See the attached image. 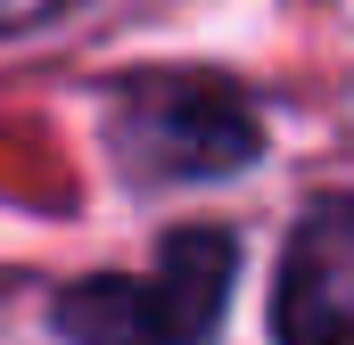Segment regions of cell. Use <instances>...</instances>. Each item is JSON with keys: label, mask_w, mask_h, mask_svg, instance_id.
I'll return each mask as SVG.
<instances>
[{"label": "cell", "mask_w": 354, "mask_h": 345, "mask_svg": "<svg viewBox=\"0 0 354 345\" xmlns=\"http://www.w3.org/2000/svg\"><path fill=\"white\" fill-rule=\"evenodd\" d=\"M239 247L223 230H181L132 279H83L58 296V329L75 345H206L223 329Z\"/></svg>", "instance_id": "obj_1"}, {"label": "cell", "mask_w": 354, "mask_h": 345, "mask_svg": "<svg viewBox=\"0 0 354 345\" xmlns=\"http://www.w3.org/2000/svg\"><path fill=\"white\" fill-rule=\"evenodd\" d=\"M272 337L280 345H354V197H322L272 279Z\"/></svg>", "instance_id": "obj_3"}, {"label": "cell", "mask_w": 354, "mask_h": 345, "mask_svg": "<svg viewBox=\"0 0 354 345\" xmlns=\"http://www.w3.org/2000/svg\"><path fill=\"white\" fill-rule=\"evenodd\" d=\"M58 8H75V0H0V33H25V25H41Z\"/></svg>", "instance_id": "obj_4"}, {"label": "cell", "mask_w": 354, "mask_h": 345, "mask_svg": "<svg viewBox=\"0 0 354 345\" xmlns=\"http://www.w3.org/2000/svg\"><path fill=\"white\" fill-rule=\"evenodd\" d=\"M256 115L248 99L198 75H149L115 99V157L140 181H214V172L256 157Z\"/></svg>", "instance_id": "obj_2"}]
</instances>
